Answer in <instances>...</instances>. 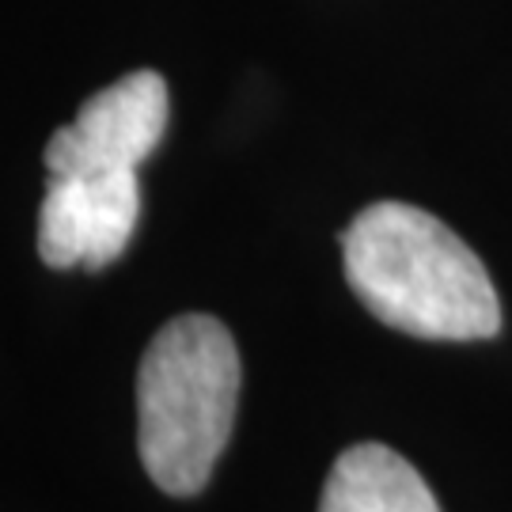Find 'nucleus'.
I'll return each mask as SVG.
<instances>
[{
	"mask_svg": "<svg viewBox=\"0 0 512 512\" xmlns=\"http://www.w3.org/2000/svg\"><path fill=\"white\" fill-rule=\"evenodd\" d=\"M319 512H440L429 482L387 444H353L334 459Z\"/></svg>",
	"mask_w": 512,
	"mask_h": 512,
	"instance_id": "4",
	"label": "nucleus"
},
{
	"mask_svg": "<svg viewBox=\"0 0 512 512\" xmlns=\"http://www.w3.org/2000/svg\"><path fill=\"white\" fill-rule=\"evenodd\" d=\"M353 296L380 323L429 342H482L501 330V300L463 239L406 202L361 209L342 232Z\"/></svg>",
	"mask_w": 512,
	"mask_h": 512,
	"instance_id": "1",
	"label": "nucleus"
},
{
	"mask_svg": "<svg viewBox=\"0 0 512 512\" xmlns=\"http://www.w3.org/2000/svg\"><path fill=\"white\" fill-rule=\"evenodd\" d=\"M76 179H84L88 220H92V247H88L84 270H103L114 258H122L137 232L141 183H137V171H99V175H76Z\"/></svg>",
	"mask_w": 512,
	"mask_h": 512,
	"instance_id": "5",
	"label": "nucleus"
},
{
	"mask_svg": "<svg viewBox=\"0 0 512 512\" xmlns=\"http://www.w3.org/2000/svg\"><path fill=\"white\" fill-rule=\"evenodd\" d=\"M88 247H92V220H88L84 179L50 175L46 198L38 209V255L50 270H76L88 266Z\"/></svg>",
	"mask_w": 512,
	"mask_h": 512,
	"instance_id": "6",
	"label": "nucleus"
},
{
	"mask_svg": "<svg viewBox=\"0 0 512 512\" xmlns=\"http://www.w3.org/2000/svg\"><path fill=\"white\" fill-rule=\"evenodd\" d=\"M171 95L160 73H129L95 92L46 145L50 175L137 171L164 141Z\"/></svg>",
	"mask_w": 512,
	"mask_h": 512,
	"instance_id": "3",
	"label": "nucleus"
},
{
	"mask_svg": "<svg viewBox=\"0 0 512 512\" xmlns=\"http://www.w3.org/2000/svg\"><path fill=\"white\" fill-rule=\"evenodd\" d=\"M239 403V349L213 315H179L148 342L137 368V452L175 497L202 494Z\"/></svg>",
	"mask_w": 512,
	"mask_h": 512,
	"instance_id": "2",
	"label": "nucleus"
}]
</instances>
